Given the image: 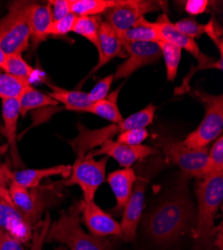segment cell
Here are the masks:
<instances>
[{
	"label": "cell",
	"mask_w": 223,
	"mask_h": 250,
	"mask_svg": "<svg viewBox=\"0 0 223 250\" xmlns=\"http://www.w3.org/2000/svg\"><path fill=\"white\" fill-rule=\"evenodd\" d=\"M196 212L187 194L176 193L148 213L144 222L146 235L159 245H170L193 230Z\"/></svg>",
	"instance_id": "1"
},
{
	"label": "cell",
	"mask_w": 223,
	"mask_h": 250,
	"mask_svg": "<svg viewBox=\"0 0 223 250\" xmlns=\"http://www.w3.org/2000/svg\"><path fill=\"white\" fill-rule=\"evenodd\" d=\"M195 195L197 211L193 237L199 250H210L214 233V221L223 200V173L197 179Z\"/></svg>",
	"instance_id": "2"
},
{
	"label": "cell",
	"mask_w": 223,
	"mask_h": 250,
	"mask_svg": "<svg viewBox=\"0 0 223 250\" xmlns=\"http://www.w3.org/2000/svg\"><path fill=\"white\" fill-rule=\"evenodd\" d=\"M81 206L82 202L80 200L53 221L45 241L62 243L69 250H112L108 239L95 237L81 227Z\"/></svg>",
	"instance_id": "3"
},
{
	"label": "cell",
	"mask_w": 223,
	"mask_h": 250,
	"mask_svg": "<svg viewBox=\"0 0 223 250\" xmlns=\"http://www.w3.org/2000/svg\"><path fill=\"white\" fill-rule=\"evenodd\" d=\"M156 106L149 104L119 123H112L98 129H89L82 124H77L78 134L68 143L77 157H84L95 147H99L105 141L133 128H146L153 122Z\"/></svg>",
	"instance_id": "4"
},
{
	"label": "cell",
	"mask_w": 223,
	"mask_h": 250,
	"mask_svg": "<svg viewBox=\"0 0 223 250\" xmlns=\"http://www.w3.org/2000/svg\"><path fill=\"white\" fill-rule=\"evenodd\" d=\"M31 2L15 1L0 20V48L7 55L22 54L30 44L28 9Z\"/></svg>",
	"instance_id": "5"
},
{
	"label": "cell",
	"mask_w": 223,
	"mask_h": 250,
	"mask_svg": "<svg viewBox=\"0 0 223 250\" xmlns=\"http://www.w3.org/2000/svg\"><path fill=\"white\" fill-rule=\"evenodd\" d=\"M194 94L204 106L205 114L198 127L189 133L183 142L195 149L207 147L208 144L222 135L223 130V95H213L196 90Z\"/></svg>",
	"instance_id": "6"
},
{
	"label": "cell",
	"mask_w": 223,
	"mask_h": 250,
	"mask_svg": "<svg viewBox=\"0 0 223 250\" xmlns=\"http://www.w3.org/2000/svg\"><path fill=\"white\" fill-rule=\"evenodd\" d=\"M163 153L165 161L177 165L185 176L200 178L203 174L208 158V147L195 149L183 142L160 137L155 143Z\"/></svg>",
	"instance_id": "7"
},
{
	"label": "cell",
	"mask_w": 223,
	"mask_h": 250,
	"mask_svg": "<svg viewBox=\"0 0 223 250\" xmlns=\"http://www.w3.org/2000/svg\"><path fill=\"white\" fill-rule=\"evenodd\" d=\"M108 159L107 156L100 160H95L94 157L88 155L77 157L73 166H71V173L66 178L64 185L79 186L83 193L82 200L93 201L99 186L105 181Z\"/></svg>",
	"instance_id": "8"
},
{
	"label": "cell",
	"mask_w": 223,
	"mask_h": 250,
	"mask_svg": "<svg viewBox=\"0 0 223 250\" xmlns=\"http://www.w3.org/2000/svg\"><path fill=\"white\" fill-rule=\"evenodd\" d=\"M163 2L152 0H117L116 4L108 9L105 20L116 31H123L135 25L145 14L157 11Z\"/></svg>",
	"instance_id": "9"
},
{
	"label": "cell",
	"mask_w": 223,
	"mask_h": 250,
	"mask_svg": "<svg viewBox=\"0 0 223 250\" xmlns=\"http://www.w3.org/2000/svg\"><path fill=\"white\" fill-rule=\"evenodd\" d=\"M162 40L169 41V42L177 45L181 49H185L198 61V65L202 68H217L222 69V59L215 61L214 58L207 56L202 52L196 43V41L181 34L174 26L168 16L163 13L157 17V20L153 22Z\"/></svg>",
	"instance_id": "10"
},
{
	"label": "cell",
	"mask_w": 223,
	"mask_h": 250,
	"mask_svg": "<svg viewBox=\"0 0 223 250\" xmlns=\"http://www.w3.org/2000/svg\"><path fill=\"white\" fill-rule=\"evenodd\" d=\"M127 58L116 68L114 80L129 77L141 67L159 61L161 51L156 42H123Z\"/></svg>",
	"instance_id": "11"
},
{
	"label": "cell",
	"mask_w": 223,
	"mask_h": 250,
	"mask_svg": "<svg viewBox=\"0 0 223 250\" xmlns=\"http://www.w3.org/2000/svg\"><path fill=\"white\" fill-rule=\"evenodd\" d=\"M148 177L137 175V180L133 186L130 198L122 210V219L120 227L122 237L125 241H132L136 236L138 224L142 217L145 201V191L148 183Z\"/></svg>",
	"instance_id": "12"
},
{
	"label": "cell",
	"mask_w": 223,
	"mask_h": 250,
	"mask_svg": "<svg viewBox=\"0 0 223 250\" xmlns=\"http://www.w3.org/2000/svg\"><path fill=\"white\" fill-rule=\"evenodd\" d=\"M81 202H82L81 220L83 221L91 235L98 238L122 236L120 223H118L111 215L101 209L94 200H81Z\"/></svg>",
	"instance_id": "13"
},
{
	"label": "cell",
	"mask_w": 223,
	"mask_h": 250,
	"mask_svg": "<svg viewBox=\"0 0 223 250\" xmlns=\"http://www.w3.org/2000/svg\"><path fill=\"white\" fill-rule=\"evenodd\" d=\"M158 150L148 145H137V146H130V145L119 143L112 139L105 141L99 148L94 151L88 152L86 155L94 157L96 155H105L115 159L121 167L129 168L136 161L143 159L147 156L156 154Z\"/></svg>",
	"instance_id": "14"
},
{
	"label": "cell",
	"mask_w": 223,
	"mask_h": 250,
	"mask_svg": "<svg viewBox=\"0 0 223 250\" xmlns=\"http://www.w3.org/2000/svg\"><path fill=\"white\" fill-rule=\"evenodd\" d=\"M37 188H26L15 182H10L9 185V195L13 205L32 227L38 224L44 210V202L38 195Z\"/></svg>",
	"instance_id": "15"
},
{
	"label": "cell",
	"mask_w": 223,
	"mask_h": 250,
	"mask_svg": "<svg viewBox=\"0 0 223 250\" xmlns=\"http://www.w3.org/2000/svg\"><path fill=\"white\" fill-rule=\"evenodd\" d=\"M98 62L88 76L98 71L115 57H126L123 42L119 38L116 30L104 20L100 24L98 32Z\"/></svg>",
	"instance_id": "16"
},
{
	"label": "cell",
	"mask_w": 223,
	"mask_h": 250,
	"mask_svg": "<svg viewBox=\"0 0 223 250\" xmlns=\"http://www.w3.org/2000/svg\"><path fill=\"white\" fill-rule=\"evenodd\" d=\"M0 228L22 243L32 237L33 227L29 225L15 206L0 197Z\"/></svg>",
	"instance_id": "17"
},
{
	"label": "cell",
	"mask_w": 223,
	"mask_h": 250,
	"mask_svg": "<svg viewBox=\"0 0 223 250\" xmlns=\"http://www.w3.org/2000/svg\"><path fill=\"white\" fill-rule=\"evenodd\" d=\"M112 192L115 195L116 205L112 209L113 213L120 215L131 196L137 175L133 168H122L111 172L106 178Z\"/></svg>",
	"instance_id": "18"
},
{
	"label": "cell",
	"mask_w": 223,
	"mask_h": 250,
	"mask_svg": "<svg viewBox=\"0 0 223 250\" xmlns=\"http://www.w3.org/2000/svg\"><path fill=\"white\" fill-rule=\"evenodd\" d=\"M71 173V165H57L40 169H23L8 172L10 182H15L26 188H37L43 179L52 176L69 177Z\"/></svg>",
	"instance_id": "19"
},
{
	"label": "cell",
	"mask_w": 223,
	"mask_h": 250,
	"mask_svg": "<svg viewBox=\"0 0 223 250\" xmlns=\"http://www.w3.org/2000/svg\"><path fill=\"white\" fill-rule=\"evenodd\" d=\"M52 22L53 18L49 4L41 5L31 2L28 9V23L34 48L46 40L48 37L47 31Z\"/></svg>",
	"instance_id": "20"
},
{
	"label": "cell",
	"mask_w": 223,
	"mask_h": 250,
	"mask_svg": "<svg viewBox=\"0 0 223 250\" xmlns=\"http://www.w3.org/2000/svg\"><path fill=\"white\" fill-rule=\"evenodd\" d=\"M19 116L20 107L17 99L2 100V118L4 122L3 134L7 139L15 166H19V163H21L16 147V130Z\"/></svg>",
	"instance_id": "21"
},
{
	"label": "cell",
	"mask_w": 223,
	"mask_h": 250,
	"mask_svg": "<svg viewBox=\"0 0 223 250\" xmlns=\"http://www.w3.org/2000/svg\"><path fill=\"white\" fill-rule=\"evenodd\" d=\"M122 42H159L161 36L159 35L153 22L141 18L139 21L123 31H116Z\"/></svg>",
	"instance_id": "22"
},
{
	"label": "cell",
	"mask_w": 223,
	"mask_h": 250,
	"mask_svg": "<svg viewBox=\"0 0 223 250\" xmlns=\"http://www.w3.org/2000/svg\"><path fill=\"white\" fill-rule=\"evenodd\" d=\"M121 88H122V85L118 86L113 92L108 94L104 99H101L99 101L92 103L90 106H88L84 110V112L95 114L108 121H111L112 123L121 122L124 118L122 114H121L117 104V99H118V95Z\"/></svg>",
	"instance_id": "23"
},
{
	"label": "cell",
	"mask_w": 223,
	"mask_h": 250,
	"mask_svg": "<svg viewBox=\"0 0 223 250\" xmlns=\"http://www.w3.org/2000/svg\"><path fill=\"white\" fill-rule=\"evenodd\" d=\"M47 94L58 103H62L65 109L71 111L84 112V110L92 104L88 92L84 91L56 89Z\"/></svg>",
	"instance_id": "24"
},
{
	"label": "cell",
	"mask_w": 223,
	"mask_h": 250,
	"mask_svg": "<svg viewBox=\"0 0 223 250\" xmlns=\"http://www.w3.org/2000/svg\"><path fill=\"white\" fill-rule=\"evenodd\" d=\"M20 115L25 116L30 110L45 106H58V102L48 94H44L33 88L31 85L25 89L23 94L18 99Z\"/></svg>",
	"instance_id": "25"
},
{
	"label": "cell",
	"mask_w": 223,
	"mask_h": 250,
	"mask_svg": "<svg viewBox=\"0 0 223 250\" xmlns=\"http://www.w3.org/2000/svg\"><path fill=\"white\" fill-rule=\"evenodd\" d=\"M117 0H69L70 13L76 16H97L112 8Z\"/></svg>",
	"instance_id": "26"
},
{
	"label": "cell",
	"mask_w": 223,
	"mask_h": 250,
	"mask_svg": "<svg viewBox=\"0 0 223 250\" xmlns=\"http://www.w3.org/2000/svg\"><path fill=\"white\" fill-rule=\"evenodd\" d=\"M28 79L20 78L6 72H0V99H19L31 84Z\"/></svg>",
	"instance_id": "27"
},
{
	"label": "cell",
	"mask_w": 223,
	"mask_h": 250,
	"mask_svg": "<svg viewBox=\"0 0 223 250\" xmlns=\"http://www.w3.org/2000/svg\"><path fill=\"white\" fill-rule=\"evenodd\" d=\"M103 20L100 15L97 16H77L73 25L72 32L84 37L91 42L96 49L98 48V32Z\"/></svg>",
	"instance_id": "28"
},
{
	"label": "cell",
	"mask_w": 223,
	"mask_h": 250,
	"mask_svg": "<svg viewBox=\"0 0 223 250\" xmlns=\"http://www.w3.org/2000/svg\"><path fill=\"white\" fill-rule=\"evenodd\" d=\"M161 55L164 58L166 67V78L168 81H173L177 75L178 67L181 60L182 49L169 41L161 40L157 42Z\"/></svg>",
	"instance_id": "29"
},
{
	"label": "cell",
	"mask_w": 223,
	"mask_h": 250,
	"mask_svg": "<svg viewBox=\"0 0 223 250\" xmlns=\"http://www.w3.org/2000/svg\"><path fill=\"white\" fill-rule=\"evenodd\" d=\"M223 173V137L219 136L208 150L207 163L201 177ZM200 177V178H201Z\"/></svg>",
	"instance_id": "30"
},
{
	"label": "cell",
	"mask_w": 223,
	"mask_h": 250,
	"mask_svg": "<svg viewBox=\"0 0 223 250\" xmlns=\"http://www.w3.org/2000/svg\"><path fill=\"white\" fill-rule=\"evenodd\" d=\"M4 72L30 80L34 75L35 69L27 63L21 54H10L7 57Z\"/></svg>",
	"instance_id": "31"
},
{
	"label": "cell",
	"mask_w": 223,
	"mask_h": 250,
	"mask_svg": "<svg viewBox=\"0 0 223 250\" xmlns=\"http://www.w3.org/2000/svg\"><path fill=\"white\" fill-rule=\"evenodd\" d=\"M175 28L181 33L193 40L199 38L202 34L205 33L206 25L198 23L195 19L191 17L183 18L174 23Z\"/></svg>",
	"instance_id": "32"
},
{
	"label": "cell",
	"mask_w": 223,
	"mask_h": 250,
	"mask_svg": "<svg viewBox=\"0 0 223 250\" xmlns=\"http://www.w3.org/2000/svg\"><path fill=\"white\" fill-rule=\"evenodd\" d=\"M148 136L149 133L146 128H133L117 135L116 141L122 144L130 145V146H137V145H141V143Z\"/></svg>",
	"instance_id": "33"
},
{
	"label": "cell",
	"mask_w": 223,
	"mask_h": 250,
	"mask_svg": "<svg viewBox=\"0 0 223 250\" xmlns=\"http://www.w3.org/2000/svg\"><path fill=\"white\" fill-rule=\"evenodd\" d=\"M77 16L73 13L68 14L67 16L55 20L50 25L47 31V35H53V36H63L68 34L69 32H72L73 25L75 23Z\"/></svg>",
	"instance_id": "34"
},
{
	"label": "cell",
	"mask_w": 223,
	"mask_h": 250,
	"mask_svg": "<svg viewBox=\"0 0 223 250\" xmlns=\"http://www.w3.org/2000/svg\"><path fill=\"white\" fill-rule=\"evenodd\" d=\"M113 81H114L113 73L107 75L102 79H100L96 83L95 86L91 89V91L88 93L91 103H94L101 99H104L108 95V92L110 90Z\"/></svg>",
	"instance_id": "35"
},
{
	"label": "cell",
	"mask_w": 223,
	"mask_h": 250,
	"mask_svg": "<svg viewBox=\"0 0 223 250\" xmlns=\"http://www.w3.org/2000/svg\"><path fill=\"white\" fill-rule=\"evenodd\" d=\"M49 226H50V217H49V214H47L43 222L38 223V229L32 234L33 244H32L31 250H41L42 245L45 242V236L47 234Z\"/></svg>",
	"instance_id": "36"
},
{
	"label": "cell",
	"mask_w": 223,
	"mask_h": 250,
	"mask_svg": "<svg viewBox=\"0 0 223 250\" xmlns=\"http://www.w3.org/2000/svg\"><path fill=\"white\" fill-rule=\"evenodd\" d=\"M48 4L51 7L53 21L70 14L69 0H50V1H48Z\"/></svg>",
	"instance_id": "37"
},
{
	"label": "cell",
	"mask_w": 223,
	"mask_h": 250,
	"mask_svg": "<svg viewBox=\"0 0 223 250\" xmlns=\"http://www.w3.org/2000/svg\"><path fill=\"white\" fill-rule=\"evenodd\" d=\"M0 250H24V248L21 241L2 230L0 233Z\"/></svg>",
	"instance_id": "38"
},
{
	"label": "cell",
	"mask_w": 223,
	"mask_h": 250,
	"mask_svg": "<svg viewBox=\"0 0 223 250\" xmlns=\"http://www.w3.org/2000/svg\"><path fill=\"white\" fill-rule=\"evenodd\" d=\"M8 172H9V169L7 166L0 164V197H2L6 201L12 203L9 195V187L7 185V182L9 181Z\"/></svg>",
	"instance_id": "39"
},
{
	"label": "cell",
	"mask_w": 223,
	"mask_h": 250,
	"mask_svg": "<svg viewBox=\"0 0 223 250\" xmlns=\"http://www.w3.org/2000/svg\"><path fill=\"white\" fill-rule=\"evenodd\" d=\"M209 2L207 0H188L185 2V10L190 15H198L207 10Z\"/></svg>",
	"instance_id": "40"
},
{
	"label": "cell",
	"mask_w": 223,
	"mask_h": 250,
	"mask_svg": "<svg viewBox=\"0 0 223 250\" xmlns=\"http://www.w3.org/2000/svg\"><path fill=\"white\" fill-rule=\"evenodd\" d=\"M8 55L0 48V70H5V65H6V61H7Z\"/></svg>",
	"instance_id": "41"
},
{
	"label": "cell",
	"mask_w": 223,
	"mask_h": 250,
	"mask_svg": "<svg viewBox=\"0 0 223 250\" xmlns=\"http://www.w3.org/2000/svg\"><path fill=\"white\" fill-rule=\"evenodd\" d=\"M54 250H69L68 248H65V247H58V248H56V249H54Z\"/></svg>",
	"instance_id": "42"
},
{
	"label": "cell",
	"mask_w": 223,
	"mask_h": 250,
	"mask_svg": "<svg viewBox=\"0 0 223 250\" xmlns=\"http://www.w3.org/2000/svg\"><path fill=\"white\" fill-rule=\"evenodd\" d=\"M1 231H2V229H1V228H0V233H1Z\"/></svg>",
	"instance_id": "43"
},
{
	"label": "cell",
	"mask_w": 223,
	"mask_h": 250,
	"mask_svg": "<svg viewBox=\"0 0 223 250\" xmlns=\"http://www.w3.org/2000/svg\"><path fill=\"white\" fill-rule=\"evenodd\" d=\"M215 250H220V249H215Z\"/></svg>",
	"instance_id": "44"
}]
</instances>
